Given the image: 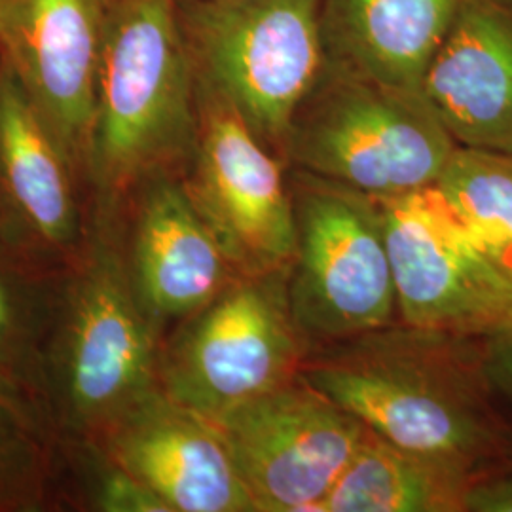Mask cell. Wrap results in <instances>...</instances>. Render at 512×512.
Segmentation results:
<instances>
[{
	"instance_id": "7a4b0ae2",
	"label": "cell",
	"mask_w": 512,
	"mask_h": 512,
	"mask_svg": "<svg viewBox=\"0 0 512 512\" xmlns=\"http://www.w3.org/2000/svg\"><path fill=\"white\" fill-rule=\"evenodd\" d=\"M454 340L391 325L311 348L300 374L382 439L471 471L490 433Z\"/></svg>"
},
{
	"instance_id": "d6986e66",
	"label": "cell",
	"mask_w": 512,
	"mask_h": 512,
	"mask_svg": "<svg viewBox=\"0 0 512 512\" xmlns=\"http://www.w3.org/2000/svg\"><path fill=\"white\" fill-rule=\"evenodd\" d=\"M97 505L107 512H171L164 501L139 478L114 465L103 478Z\"/></svg>"
},
{
	"instance_id": "9c48e42d",
	"label": "cell",
	"mask_w": 512,
	"mask_h": 512,
	"mask_svg": "<svg viewBox=\"0 0 512 512\" xmlns=\"http://www.w3.org/2000/svg\"><path fill=\"white\" fill-rule=\"evenodd\" d=\"M213 421L258 512H319L366 425L302 374Z\"/></svg>"
},
{
	"instance_id": "44dd1931",
	"label": "cell",
	"mask_w": 512,
	"mask_h": 512,
	"mask_svg": "<svg viewBox=\"0 0 512 512\" xmlns=\"http://www.w3.org/2000/svg\"><path fill=\"white\" fill-rule=\"evenodd\" d=\"M12 332H14V304L8 289L0 281V359L4 357V351L10 346Z\"/></svg>"
},
{
	"instance_id": "3957f363",
	"label": "cell",
	"mask_w": 512,
	"mask_h": 512,
	"mask_svg": "<svg viewBox=\"0 0 512 512\" xmlns=\"http://www.w3.org/2000/svg\"><path fill=\"white\" fill-rule=\"evenodd\" d=\"M458 147L423 93L327 67L294 116L285 158L317 177L391 198L439 183Z\"/></svg>"
},
{
	"instance_id": "30bf717a",
	"label": "cell",
	"mask_w": 512,
	"mask_h": 512,
	"mask_svg": "<svg viewBox=\"0 0 512 512\" xmlns=\"http://www.w3.org/2000/svg\"><path fill=\"white\" fill-rule=\"evenodd\" d=\"M57 370L67 416L86 429H109L156 389L154 323L107 238L74 283Z\"/></svg>"
},
{
	"instance_id": "8fae6325",
	"label": "cell",
	"mask_w": 512,
	"mask_h": 512,
	"mask_svg": "<svg viewBox=\"0 0 512 512\" xmlns=\"http://www.w3.org/2000/svg\"><path fill=\"white\" fill-rule=\"evenodd\" d=\"M112 0H8L0 55L73 165L86 162Z\"/></svg>"
},
{
	"instance_id": "ba28073f",
	"label": "cell",
	"mask_w": 512,
	"mask_h": 512,
	"mask_svg": "<svg viewBox=\"0 0 512 512\" xmlns=\"http://www.w3.org/2000/svg\"><path fill=\"white\" fill-rule=\"evenodd\" d=\"M198 133L184 183L239 275L289 268L296 255L291 184L279 158L226 95L198 76Z\"/></svg>"
},
{
	"instance_id": "5b68a950",
	"label": "cell",
	"mask_w": 512,
	"mask_h": 512,
	"mask_svg": "<svg viewBox=\"0 0 512 512\" xmlns=\"http://www.w3.org/2000/svg\"><path fill=\"white\" fill-rule=\"evenodd\" d=\"M294 319L311 348L387 329L399 319L378 198L296 169Z\"/></svg>"
},
{
	"instance_id": "7c38bea8",
	"label": "cell",
	"mask_w": 512,
	"mask_h": 512,
	"mask_svg": "<svg viewBox=\"0 0 512 512\" xmlns=\"http://www.w3.org/2000/svg\"><path fill=\"white\" fill-rule=\"evenodd\" d=\"M114 465L171 512H258L213 421L150 391L109 429Z\"/></svg>"
},
{
	"instance_id": "ffe728a7",
	"label": "cell",
	"mask_w": 512,
	"mask_h": 512,
	"mask_svg": "<svg viewBox=\"0 0 512 512\" xmlns=\"http://www.w3.org/2000/svg\"><path fill=\"white\" fill-rule=\"evenodd\" d=\"M465 511L512 512V480H495L469 486Z\"/></svg>"
},
{
	"instance_id": "ac0fdd59",
	"label": "cell",
	"mask_w": 512,
	"mask_h": 512,
	"mask_svg": "<svg viewBox=\"0 0 512 512\" xmlns=\"http://www.w3.org/2000/svg\"><path fill=\"white\" fill-rule=\"evenodd\" d=\"M437 186L512 285V154L458 147Z\"/></svg>"
},
{
	"instance_id": "9a60e30c",
	"label": "cell",
	"mask_w": 512,
	"mask_h": 512,
	"mask_svg": "<svg viewBox=\"0 0 512 512\" xmlns=\"http://www.w3.org/2000/svg\"><path fill=\"white\" fill-rule=\"evenodd\" d=\"M463 0H321L327 67L421 92Z\"/></svg>"
},
{
	"instance_id": "52a82bcc",
	"label": "cell",
	"mask_w": 512,
	"mask_h": 512,
	"mask_svg": "<svg viewBox=\"0 0 512 512\" xmlns=\"http://www.w3.org/2000/svg\"><path fill=\"white\" fill-rule=\"evenodd\" d=\"M399 321L456 338L512 332V285L439 186L378 198Z\"/></svg>"
},
{
	"instance_id": "cb8c5ba5",
	"label": "cell",
	"mask_w": 512,
	"mask_h": 512,
	"mask_svg": "<svg viewBox=\"0 0 512 512\" xmlns=\"http://www.w3.org/2000/svg\"><path fill=\"white\" fill-rule=\"evenodd\" d=\"M507 365H509V370H511V374H512V348L509 349V357H507Z\"/></svg>"
},
{
	"instance_id": "8992f818",
	"label": "cell",
	"mask_w": 512,
	"mask_h": 512,
	"mask_svg": "<svg viewBox=\"0 0 512 512\" xmlns=\"http://www.w3.org/2000/svg\"><path fill=\"white\" fill-rule=\"evenodd\" d=\"M289 272L238 275L188 317L158 368L167 397L217 420L300 374L310 344L294 319Z\"/></svg>"
},
{
	"instance_id": "4fadbf2b",
	"label": "cell",
	"mask_w": 512,
	"mask_h": 512,
	"mask_svg": "<svg viewBox=\"0 0 512 512\" xmlns=\"http://www.w3.org/2000/svg\"><path fill=\"white\" fill-rule=\"evenodd\" d=\"M421 93L459 147L512 154V0H463Z\"/></svg>"
},
{
	"instance_id": "277c9868",
	"label": "cell",
	"mask_w": 512,
	"mask_h": 512,
	"mask_svg": "<svg viewBox=\"0 0 512 512\" xmlns=\"http://www.w3.org/2000/svg\"><path fill=\"white\" fill-rule=\"evenodd\" d=\"M196 73L285 158L294 116L327 71L321 0H181Z\"/></svg>"
},
{
	"instance_id": "603a6c76",
	"label": "cell",
	"mask_w": 512,
	"mask_h": 512,
	"mask_svg": "<svg viewBox=\"0 0 512 512\" xmlns=\"http://www.w3.org/2000/svg\"><path fill=\"white\" fill-rule=\"evenodd\" d=\"M6 4H8V0H0V19H2V14H4V8H6Z\"/></svg>"
},
{
	"instance_id": "7402d4cb",
	"label": "cell",
	"mask_w": 512,
	"mask_h": 512,
	"mask_svg": "<svg viewBox=\"0 0 512 512\" xmlns=\"http://www.w3.org/2000/svg\"><path fill=\"white\" fill-rule=\"evenodd\" d=\"M12 412L8 410V404L0 395V450L4 448V442L12 437V427H14V418L10 416Z\"/></svg>"
},
{
	"instance_id": "5bb4252c",
	"label": "cell",
	"mask_w": 512,
	"mask_h": 512,
	"mask_svg": "<svg viewBox=\"0 0 512 512\" xmlns=\"http://www.w3.org/2000/svg\"><path fill=\"white\" fill-rule=\"evenodd\" d=\"M129 272L154 325L192 317L239 275L184 183L165 175L141 203Z\"/></svg>"
},
{
	"instance_id": "2e32d148",
	"label": "cell",
	"mask_w": 512,
	"mask_h": 512,
	"mask_svg": "<svg viewBox=\"0 0 512 512\" xmlns=\"http://www.w3.org/2000/svg\"><path fill=\"white\" fill-rule=\"evenodd\" d=\"M73 162L54 131L0 61V194L48 245L76 238Z\"/></svg>"
},
{
	"instance_id": "6da1fadb",
	"label": "cell",
	"mask_w": 512,
	"mask_h": 512,
	"mask_svg": "<svg viewBox=\"0 0 512 512\" xmlns=\"http://www.w3.org/2000/svg\"><path fill=\"white\" fill-rule=\"evenodd\" d=\"M198 73L181 0H112L86 164L105 194L194 154Z\"/></svg>"
},
{
	"instance_id": "e0dca14e",
	"label": "cell",
	"mask_w": 512,
	"mask_h": 512,
	"mask_svg": "<svg viewBox=\"0 0 512 512\" xmlns=\"http://www.w3.org/2000/svg\"><path fill=\"white\" fill-rule=\"evenodd\" d=\"M471 471L382 439H365L319 512L465 511Z\"/></svg>"
}]
</instances>
